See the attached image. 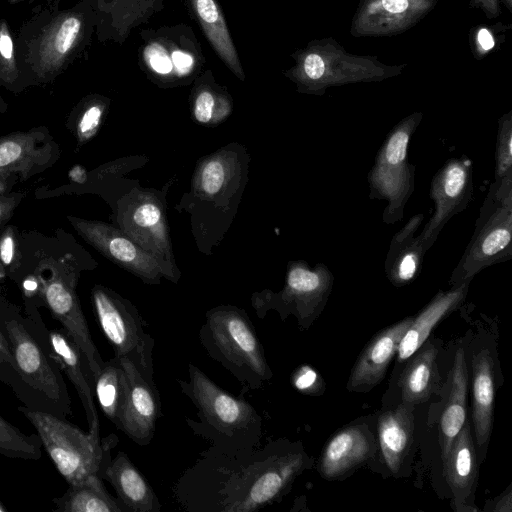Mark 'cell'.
I'll return each instance as SVG.
<instances>
[{"mask_svg": "<svg viewBox=\"0 0 512 512\" xmlns=\"http://www.w3.org/2000/svg\"><path fill=\"white\" fill-rule=\"evenodd\" d=\"M493 360L488 351L478 353L473 360V425L476 443L484 448L489 441L494 409Z\"/></svg>", "mask_w": 512, "mask_h": 512, "instance_id": "obj_32", "label": "cell"}, {"mask_svg": "<svg viewBox=\"0 0 512 512\" xmlns=\"http://www.w3.org/2000/svg\"><path fill=\"white\" fill-rule=\"evenodd\" d=\"M422 222L423 214L414 215L391 240L384 268L395 286L409 283L421 269L426 251L415 233Z\"/></svg>", "mask_w": 512, "mask_h": 512, "instance_id": "obj_28", "label": "cell"}, {"mask_svg": "<svg viewBox=\"0 0 512 512\" xmlns=\"http://www.w3.org/2000/svg\"><path fill=\"white\" fill-rule=\"evenodd\" d=\"M0 330L18 375L17 399L27 408L67 419L72 401L43 319H33L0 294Z\"/></svg>", "mask_w": 512, "mask_h": 512, "instance_id": "obj_2", "label": "cell"}, {"mask_svg": "<svg viewBox=\"0 0 512 512\" xmlns=\"http://www.w3.org/2000/svg\"><path fill=\"white\" fill-rule=\"evenodd\" d=\"M110 106V99L89 94L71 110L66 126L76 140L77 149L92 140L99 132Z\"/></svg>", "mask_w": 512, "mask_h": 512, "instance_id": "obj_37", "label": "cell"}, {"mask_svg": "<svg viewBox=\"0 0 512 512\" xmlns=\"http://www.w3.org/2000/svg\"><path fill=\"white\" fill-rule=\"evenodd\" d=\"M422 118L421 112H414L402 119L387 135L376 155L375 165L391 168L405 165L410 139Z\"/></svg>", "mask_w": 512, "mask_h": 512, "instance_id": "obj_38", "label": "cell"}, {"mask_svg": "<svg viewBox=\"0 0 512 512\" xmlns=\"http://www.w3.org/2000/svg\"><path fill=\"white\" fill-rule=\"evenodd\" d=\"M67 219L76 232L100 254L144 283L156 285L163 278L178 282L181 276L178 268L145 251L117 226L74 216H67Z\"/></svg>", "mask_w": 512, "mask_h": 512, "instance_id": "obj_14", "label": "cell"}, {"mask_svg": "<svg viewBox=\"0 0 512 512\" xmlns=\"http://www.w3.org/2000/svg\"><path fill=\"white\" fill-rule=\"evenodd\" d=\"M495 162V180L512 174V111L498 121Z\"/></svg>", "mask_w": 512, "mask_h": 512, "instance_id": "obj_41", "label": "cell"}, {"mask_svg": "<svg viewBox=\"0 0 512 512\" xmlns=\"http://www.w3.org/2000/svg\"><path fill=\"white\" fill-rule=\"evenodd\" d=\"M436 356L437 350L429 345L406 366L399 381L403 403L414 406L430 398L437 376Z\"/></svg>", "mask_w": 512, "mask_h": 512, "instance_id": "obj_35", "label": "cell"}, {"mask_svg": "<svg viewBox=\"0 0 512 512\" xmlns=\"http://www.w3.org/2000/svg\"><path fill=\"white\" fill-rule=\"evenodd\" d=\"M473 193L472 162L451 158L434 175L430 197L435 211L418 235L425 251L434 244L445 224L468 205Z\"/></svg>", "mask_w": 512, "mask_h": 512, "instance_id": "obj_16", "label": "cell"}, {"mask_svg": "<svg viewBox=\"0 0 512 512\" xmlns=\"http://www.w3.org/2000/svg\"><path fill=\"white\" fill-rule=\"evenodd\" d=\"M0 263L11 277L20 268V250L17 229L14 226H6L0 235Z\"/></svg>", "mask_w": 512, "mask_h": 512, "instance_id": "obj_42", "label": "cell"}, {"mask_svg": "<svg viewBox=\"0 0 512 512\" xmlns=\"http://www.w3.org/2000/svg\"><path fill=\"white\" fill-rule=\"evenodd\" d=\"M7 511V508L4 506V504L0 501V512Z\"/></svg>", "mask_w": 512, "mask_h": 512, "instance_id": "obj_53", "label": "cell"}, {"mask_svg": "<svg viewBox=\"0 0 512 512\" xmlns=\"http://www.w3.org/2000/svg\"><path fill=\"white\" fill-rule=\"evenodd\" d=\"M23 197L24 194L20 192H10L0 195V235L7 226Z\"/></svg>", "mask_w": 512, "mask_h": 512, "instance_id": "obj_45", "label": "cell"}, {"mask_svg": "<svg viewBox=\"0 0 512 512\" xmlns=\"http://www.w3.org/2000/svg\"><path fill=\"white\" fill-rule=\"evenodd\" d=\"M119 359L126 374L127 391L117 428L136 444L146 446L161 416L159 393L155 383L147 380L128 358Z\"/></svg>", "mask_w": 512, "mask_h": 512, "instance_id": "obj_19", "label": "cell"}, {"mask_svg": "<svg viewBox=\"0 0 512 512\" xmlns=\"http://www.w3.org/2000/svg\"><path fill=\"white\" fill-rule=\"evenodd\" d=\"M116 226L145 251L177 268L162 193L134 188L117 204Z\"/></svg>", "mask_w": 512, "mask_h": 512, "instance_id": "obj_15", "label": "cell"}, {"mask_svg": "<svg viewBox=\"0 0 512 512\" xmlns=\"http://www.w3.org/2000/svg\"><path fill=\"white\" fill-rule=\"evenodd\" d=\"M504 4L509 11H512V0H504Z\"/></svg>", "mask_w": 512, "mask_h": 512, "instance_id": "obj_52", "label": "cell"}, {"mask_svg": "<svg viewBox=\"0 0 512 512\" xmlns=\"http://www.w3.org/2000/svg\"><path fill=\"white\" fill-rule=\"evenodd\" d=\"M190 107L195 122L211 127L230 116L233 99L227 89L216 82L212 71L205 70L193 82Z\"/></svg>", "mask_w": 512, "mask_h": 512, "instance_id": "obj_33", "label": "cell"}, {"mask_svg": "<svg viewBox=\"0 0 512 512\" xmlns=\"http://www.w3.org/2000/svg\"><path fill=\"white\" fill-rule=\"evenodd\" d=\"M0 86L19 93L27 88L25 79L18 68L14 39L8 22L0 19Z\"/></svg>", "mask_w": 512, "mask_h": 512, "instance_id": "obj_40", "label": "cell"}, {"mask_svg": "<svg viewBox=\"0 0 512 512\" xmlns=\"http://www.w3.org/2000/svg\"><path fill=\"white\" fill-rule=\"evenodd\" d=\"M127 380L120 359L104 361L94 376V394L107 419L118 427L126 398Z\"/></svg>", "mask_w": 512, "mask_h": 512, "instance_id": "obj_36", "label": "cell"}, {"mask_svg": "<svg viewBox=\"0 0 512 512\" xmlns=\"http://www.w3.org/2000/svg\"><path fill=\"white\" fill-rule=\"evenodd\" d=\"M437 0H361L351 23L354 37L392 36L424 18Z\"/></svg>", "mask_w": 512, "mask_h": 512, "instance_id": "obj_17", "label": "cell"}, {"mask_svg": "<svg viewBox=\"0 0 512 512\" xmlns=\"http://www.w3.org/2000/svg\"><path fill=\"white\" fill-rule=\"evenodd\" d=\"M49 338L61 370L72 382L81 400L89 432L99 433L100 422L94 401V379L85 358L64 331L49 329Z\"/></svg>", "mask_w": 512, "mask_h": 512, "instance_id": "obj_23", "label": "cell"}, {"mask_svg": "<svg viewBox=\"0 0 512 512\" xmlns=\"http://www.w3.org/2000/svg\"><path fill=\"white\" fill-rule=\"evenodd\" d=\"M319 378L314 369L309 366H302L292 376V383L295 388L303 393H312L318 388Z\"/></svg>", "mask_w": 512, "mask_h": 512, "instance_id": "obj_44", "label": "cell"}, {"mask_svg": "<svg viewBox=\"0 0 512 512\" xmlns=\"http://www.w3.org/2000/svg\"><path fill=\"white\" fill-rule=\"evenodd\" d=\"M443 470L453 493L454 509L466 510L467 501L474 495L478 475L474 442L466 421L443 461Z\"/></svg>", "mask_w": 512, "mask_h": 512, "instance_id": "obj_24", "label": "cell"}, {"mask_svg": "<svg viewBox=\"0 0 512 512\" xmlns=\"http://www.w3.org/2000/svg\"><path fill=\"white\" fill-rule=\"evenodd\" d=\"M470 280L464 281L447 292H439L423 311L413 319L397 348V360L409 359L425 342L433 327L454 310L465 298Z\"/></svg>", "mask_w": 512, "mask_h": 512, "instance_id": "obj_29", "label": "cell"}, {"mask_svg": "<svg viewBox=\"0 0 512 512\" xmlns=\"http://www.w3.org/2000/svg\"><path fill=\"white\" fill-rule=\"evenodd\" d=\"M94 314L114 350V356L128 358L150 382L153 380L154 339L145 332L141 314L128 299L114 290L96 284L91 290Z\"/></svg>", "mask_w": 512, "mask_h": 512, "instance_id": "obj_11", "label": "cell"}, {"mask_svg": "<svg viewBox=\"0 0 512 512\" xmlns=\"http://www.w3.org/2000/svg\"><path fill=\"white\" fill-rule=\"evenodd\" d=\"M99 476L117 493L119 502L134 512H159L161 504L150 484L124 452L103 464Z\"/></svg>", "mask_w": 512, "mask_h": 512, "instance_id": "obj_22", "label": "cell"}, {"mask_svg": "<svg viewBox=\"0 0 512 512\" xmlns=\"http://www.w3.org/2000/svg\"><path fill=\"white\" fill-rule=\"evenodd\" d=\"M249 155L230 144L203 157L195 168L190 192L179 203L191 214L197 242L204 236L220 240L229 227L247 182ZM212 239V237H211Z\"/></svg>", "mask_w": 512, "mask_h": 512, "instance_id": "obj_4", "label": "cell"}, {"mask_svg": "<svg viewBox=\"0 0 512 512\" xmlns=\"http://www.w3.org/2000/svg\"><path fill=\"white\" fill-rule=\"evenodd\" d=\"M413 405L402 403L382 413L378 420L379 444L386 466L397 473L412 442Z\"/></svg>", "mask_w": 512, "mask_h": 512, "instance_id": "obj_31", "label": "cell"}, {"mask_svg": "<svg viewBox=\"0 0 512 512\" xmlns=\"http://www.w3.org/2000/svg\"><path fill=\"white\" fill-rule=\"evenodd\" d=\"M18 181H20L18 175L0 172V195L12 192Z\"/></svg>", "mask_w": 512, "mask_h": 512, "instance_id": "obj_48", "label": "cell"}, {"mask_svg": "<svg viewBox=\"0 0 512 512\" xmlns=\"http://www.w3.org/2000/svg\"><path fill=\"white\" fill-rule=\"evenodd\" d=\"M468 372L462 348L455 354L449 374V392L439 422V443L444 461L452 442L466 421Z\"/></svg>", "mask_w": 512, "mask_h": 512, "instance_id": "obj_30", "label": "cell"}, {"mask_svg": "<svg viewBox=\"0 0 512 512\" xmlns=\"http://www.w3.org/2000/svg\"><path fill=\"white\" fill-rule=\"evenodd\" d=\"M18 411L35 427L42 446L69 485L91 475H99L103 464L111 459V450L118 442L114 434L101 439L99 433H85L67 419L51 413L24 405L18 407Z\"/></svg>", "mask_w": 512, "mask_h": 512, "instance_id": "obj_8", "label": "cell"}, {"mask_svg": "<svg viewBox=\"0 0 512 512\" xmlns=\"http://www.w3.org/2000/svg\"><path fill=\"white\" fill-rule=\"evenodd\" d=\"M413 319L408 317L373 337L353 367L347 385L349 390H370L383 379L390 361L397 352L398 344Z\"/></svg>", "mask_w": 512, "mask_h": 512, "instance_id": "obj_21", "label": "cell"}, {"mask_svg": "<svg viewBox=\"0 0 512 512\" xmlns=\"http://www.w3.org/2000/svg\"><path fill=\"white\" fill-rule=\"evenodd\" d=\"M8 110V104L3 99L1 93H0V114L5 113Z\"/></svg>", "mask_w": 512, "mask_h": 512, "instance_id": "obj_50", "label": "cell"}, {"mask_svg": "<svg viewBox=\"0 0 512 512\" xmlns=\"http://www.w3.org/2000/svg\"><path fill=\"white\" fill-rule=\"evenodd\" d=\"M140 37L139 67L158 87L189 85L204 71L205 54L191 26L180 23L144 29Z\"/></svg>", "mask_w": 512, "mask_h": 512, "instance_id": "obj_10", "label": "cell"}, {"mask_svg": "<svg viewBox=\"0 0 512 512\" xmlns=\"http://www.w3.org/2000/svg\"><path fill=\"white\" fill-rule=\"evenodd\" d=\"M307 456L284 440L226 450L211 446L174 488L191 512H253L281 498L306 468Z\"/></svg>", "mask_w": 512, "mask_h": 512, "instance_id": "obj_1", "label": "cell"}, {"mask_svg": "<svg viewBox=\"0 0 512 512\" xmlns=\"http://www.w3.org/2000/svg\"><path fill=\"white\" fill-rule=\"evenodd\" d=\"M60 157V148L44 126L0 136V172L20 181L42 173Z\"/></svg>", "mask_w": 512, "mask_h": 512, "instance_id": "obj_18", "label": "cell"}, {"mask_svg": "<svg viewBox=\"0 0 512 512\" xmlns=\"http://www.w3.org/2000/svg\"><path fill=\"white\" fill-rule=\"evenodd\" d=\"M199 339L210 357L248 389H259L272 378L262 343L245 310L233 305L208 310Z\"/></svg>", "mask_w": 512, "mask_h": 512, "instance_id": "obj_6", "label": "cell"}, {"mask_svg": "<svg viewBox=\"0 0 512 512\" xmlns=\"http://www.w3.org/2000/svg\"><path fill=\"white\" fill-rule=\"evenodd\" d=\"M189 11L217 56L241 81L246 79L236 46L216 0H185Z\"/></svg>", "mask_w": 512, "mask_h": 512, "instance_id": "obj_27", "label": "cell"}, {"mask_svg": "<svg viewBox=\"0 0 512 512\" xmlns=\"http://www.w3.org/2000/svg\"><path fill=\"white\" fill-rule=\"evenodd\" d=\"M188 375V380L177 381L197 408L199 421L186 419L195 434L226 450L260 445L262 419L250 403L220 388L192 363Z\"/></svg>", "mask_w": 512, "mask_h": 512, "instance_id": "obj_5", "label": "cell"}, {"mask_svg": "<svg viewBox=\"0 0 512 512\" xmlns=\"http://www.w3.org/2000/svg\"><path fill=\"white\" fill-rule=\"evenodd\" d=\"M99 475L70 484L60 497L52 499L59 512H127V509L106 490Z\"/></svg>", "mask_w": 512, "mask_h": 512, "instance_id": "obj_34", "label": "cell"}, {"mask_svg": "<svg viewBox=\"0 0 512 512\" xmlns=\"http://www.w3.org/2000/svg\"><path fill=\"white\" fill-rule=\"evenodd\" d=\"M0 382L10 387L16 395L19 382L11 349L7 339L0 330Z\"/></svg>", "mask_w": 512, "mask_h": 512, "instance_id": "obj_43", "label": "cell"}, {"mask_svg": "<svg viewBox=\"0 0 512 512\" xmlns=\"http://www.w3.org/2000/svg\"><path fill=\"white\" fill-rule=\"evenodd\" d=\"M93 9L99 41L122 44L131 31L163 10L169 0H85Z\"/></svg>", "mask_w": 512, "mask_h": 512, "instance_id": "obj_20", "label": "cell"}, {"mask_svg": "<svg viewBox=\"0 0 512 512\" xmlns=\"http://www.w3.org/2000/svg\"><path fill=\"white\" fill-rule=\"evenodd\" d=\"M495 46L492 32L488 28H479L473 37V52L476 57L481 58Z\"/></svg>", "mask_w": 512, "mask_h": 512, "instance_id": "obj_46", "label": "cell"}, {"mask_svg": "<svg viewBox=\"0 0 512 512\" xmlns=\"http://www.w3.org/2000/svg\"><path fill=\"white\" fill-rule=\"evenodd\" d=\"M68 177L76 184H84L88 180L87 172L81 165L73 166L68 173Z\"/></svg>", "mask_w": 512, "mask_h": 512, "instance_id": "obj_49", "label": "cell"}, {"mask_svg": "<svg viewBox=\"0 0 512 512\" xmlns=\"http://www.w3.org/2000/svg\"><path fill=\"white\" fill-rule=\"evenodd\" d=\"M373 452V440L361 427L346 428L325 446L319 470L327 479L338 478L366 461Z\"/></svg>", "mask_w": 512, "mask_h": 512, "instance_id": "obj_25", "label": "cell"}, {"mask_svg": "<svg viewBox=\"0 0 512 512\" xmlns=\"http://www.w3.org/2000/svg\"><path fill=\"white\" fill-rule=\"evenodd\" d=\"M371 199H386L383 221L395 223L403 218L404 207L415 183V166L409 162L400 167L373 165L368 174Z\"/></svg>", "mask_w": 512, "mask_h": 512, "instance_id": "obj_26", "label": "cell"}, {"mask_svg": "<svg viewBox=\"0 0 512 512\" xmlns=\"http://www.w3.org/2000/svg\"><path fill=\"white\" fill-rule=\"evenodd\" d=\"M33 1H36V0H8V3L11 4V5H15V4H18V3H21V2L31 3Z\"/></svg>", "mask_w": 512, "mask_h": 512, "instance_id": "obj_51", "label": "cell"}, {"mask_svg": "<svg viewBox=\"0 0 512 512\" xmlns=\"http://www.w3.org/2000/svg\"><path fill=\"white\" fill-rule=\"evenodd\" d=\"M332 285L333 275L326 265L317 263L311 268L305 261H290L283 289L256 292L251 304L261 319L275 310L283 320L295 315L300 326L306 328L324 307Z\"/></svg>", "mask_w": 512, "mask_h": 512, "instance_id": "obj_12", "label": "cell"}, {"mask_svg": "<svg viewBox=\"0 0 512 512\" xmlns=\"http://www.w3.org/2000/svg\"><path fill=\"white\" fill-rule=\"evenodd\" d=\"M479 212L472 237L451 274V286L512 258V174L494 180Z\"/></svg>", "mask_w": 512, "mask_h": 512, "instance_id": "obj_9", "label": "cell"}, {"mask_svg": "<svg viewBox=\"0 0 512 512\" xmlns=\"http://www.w3.org/2000/svg\"><path fill=\"white\" fill-rule=\"evenodd\" d=\"M96 25V15L85 0L64 10L57 1L27 21L15 45L27 87L52 82L66 71L90 44Z\"/></svg>", "mask_w": 512, "mask_h": 512, "instance_id": "obj_3", "label": "cell"}, {"mask_svg": "<svg viewBox=\"0 0 512 512\" xmlns=\"http://www.w3.org/2000/svg\"><path fill=\"white\" fill-rule=\"evenodd\" d=\"M291 57L295 64L283 74L298 92L312 95H323L334 86L383 81L400 75L406 66L388 65L375 56L351 54L331 37L312 40Z\"/></svg>", "mask_w": 512, "mask_h": 512, "instance_id": "obj_7", "label": "cell"}, {"mask_svg": "<svg viewBox=\"0 0 512 512\" xmlns=\"http://www.w3.org/2000/svg\"><path fill=\"white\" fill-rule=\"evenodd\" d=\"M40 280L45 307L60 322L69 339L78 347L94 376L103 360L96 348L76 293L78 273L64 261H45L34 272Z\"/></svg>", "mask_w": 512, "mask_h": 512, "instance_id": "obj_13", "label": "cell"}, {"mask_svg": "<svg viewBox=\"0 0 512 512\" xmlns=\"http://www.w3.org/2000/svg\"><path fill=\"white\" fill-rule=\"evenodd\" d=\"M38 435L26 434L0 415V454L9 458L38 460L42 455Z\"/></svg>", "mask_w": 512, "mask_h": 512, "instance_id": "obj_39", "label": "cell"}, {"mask_svg": "<svg viewBox=\"0 0 512 512\" xmlns=\"http://www.w3.org/2000/svg\"><path fill=\"white\" fill-rule=\"evenodd\" d=\"M488 18H495L500 14L498 0H473Z\"/></svg>", "mask_w": 512, "mask_h": 512, "instance_id": "obj_47", "label": "cell"}]
</instances>
